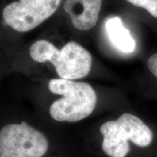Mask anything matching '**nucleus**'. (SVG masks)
Instances as JSON below:
<instances>
[{
    "label": "nucleus",
    "mask_w": 157,
    "mask_h": 157,
    "mask_svg": "<svg viewBox=\"0 0 157 157\" xmlns=\"http://www.w3.org/2000/svg\"><path fill=\"white\" fill-rule=\"evenodd\" d=\"M52 93L62 95L50 108V114L58 121L76 122L93 113L97 104V95L89 84L65 78H53L48 83Z\"/></svg>",
    "instance_id": "1"
},
{
    "label": "nucleus",
    "mask_w": 157,
    "mask_h": 157,
    "mask_svg": "<svg viewBox=\"0 0 157 157\" xmlns=\"http://www.w3.org/2000/svg\"><path fill=\"white\" fill-rule=\"evenodd\" d=\"M31 58L38 63L50 62L59 77L78 79L89 74L92 67V56L76 42H68L60 50L47 40H39L31 46Z\"/></svg>",
    "instance_id": "2"
},
{
    "label": "nucleus",
    "mask_w": 157,
    "mask_h": 157,
    "mask_svg": "<svg viewBox=\"0 0 157 157\" xmlns=\"http://www.w3.org/2000/svg\"><path fill=\"white\" fill-rule=\"evenodd\" d=\"M103 135L102 149L109 157H125L130 151L129 140L145 148L153 141V132L139 117L125 113L117 120L109 121L101 125Z\"/></svg>",
    "instance_id": "3"
},
{
    "label": "nucleus",
    "mask_w": 157,
    "mask_h": 157,
    "mask_svg": "<svg viewBox=\"0 0 157 157\" xmlns=\"http://www.w3.org/2000/svg\"><path fill=\"white\" fill-rule=\"evenodd\" d=\"M48 147L45 135L25 121L10 124L0 131V157H42Z\"/></svg>",
    "instance_id": "4"
},
{
    "label": "nucleus",
    "mask_w": 157,
    "mask_h": 157,
    "mask_svg": "<svg viewBox=\"0 0 157 157\" xmlns=\"http://www.w3.org/2000/svg\"><path fill=\"white\" fill-rule=\"evenodd\" d=\"M61 0H19L7 5L2 16L10 27L19 32L34 29L56 13Z\"/></svg>",
    "instance_id": "5"
},
{
    "label": "nucleus",
    "mask_w": 157,
    "mask_h": 157,
    "mask_svg": "<svg viewBox=\"0 0 157 157\" xmlns=\"http://www.w3.org/2000/svg\"><path fill=\"white\" fill-rule=\"evenodd\" d=\"M102 0H66L63 8L72 25L80 31H88L97 23Z\"/></svg>",
    "instance_id": "6"
},
{
    "label": "nucleus",
    "mask_w": 157,
    "mask_h": 157,
    "mask_svg": "<svg viewBox=\"0 0 157 157\" xmlns=\"http://www.w3.org/2000/svg\"><path fill=\"white\" fill-rule=\"evenodd\" d=\"M105 28L112 44L121 52L130 53L135 49V42L128 29L124 26L119 17L113 16L108 19Z\"/></svg>",
    "instance_id": "7"
},
{
    "label": "nucleus",
    "mask_w": 157,
    "mask_h": 157,
    "mask_svg": "<svg viewBox=\"0 0 157 157\" xmlns=\"http://www.w3.org/2000/svg\"><path fill=\"white\" fill-rule=\"evenodd\" d=\"M135 7L144 8L152 15L157 18V0H126Z\"/></svg>",
    "instance_id": "8"
},
{
    "label": "nucleus",
    "mask_w": 157,
    "mask_h": 157,
    "mask_svg": "<svg viewBox=\"0 0 157 157\" xmlns=\"http://www.w3.org/2000/svg\"><path fill=\"white\" fill-rule=\"evenodd\" d=\"M148 67L153 75L157 78V53L152 55L148 58Z\"/></svg>",
    "instance_id": "9"
}]
</instances>
